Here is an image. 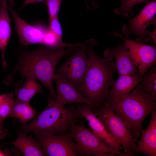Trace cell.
<instances>
[{
  "label": "cell",
  "instance_id": "cell-1",
  "mask_svg": "<svg viewBox=\"0 0 156 156\" xmlns=\"http://www.w3.org/2000/svg\"><path fill=\"white\" fill-rule=\"evenodd\" d=\"M77 48L73 47L55 51L42 45L35 50L24 51L19 55L17 63L4 82L10 84L14 74L18 72L22 78L30 77L40 81L49 90V96L55 101L56 92L53 81L56 66L62 58L72 55Z\"/></svg>",
  "mask_w": 156,
  "mask_h": 156
},
{
  "label": "cell",
  "instance_id": "cell-2",
  "mask_svg": "<svg viewBox=\"0 0 156 156\" xmlns=\"http://www.w3.org/2000/svg\"><path fill=\"white\" fill-rule=\"evenodd\" d=\"M94 39L83 44L89 59V65L81 83L76 87L79 92L88 99L92 109L101 105L105 101L110 87L115 81L113 75L116 71L114 62L98 55L94 50L97 44Z\"/></svg>",
  "mask_w": 156,
  "mask_h": 156
},
{
  "label": "cell",
  "instance_id": "cell-3",
  "mask_svg": "<svg viewBox=\"0 0 156 156\" xmlns=\"http://www.w3.org/2000/svg\"><path fill=\"white\" fill-rule=\"evenodd\" d=\"M108 104L130 128L135 142L140 138L143 122L156 110V98L145 91L140 82L131 92Z\"/></svg>",
  "mask_w": 156,
  "mask_h": 156
},
{
  "label": "cell",
  "instance_id": "cell-4",
  "mask_svg": "<svg viewBox=\"0 0 156 156\" xmlns=\"http://www.w3.org/2000/svg\"><path fill=\"white\" fill-rule=\"evenodd\" d=\"M46 107L33 120L20 127L19 132L25 134L61 135L68 132L79 116L76 108L60 107L55 100L48 97Z\"/></svg>",
  "mask_w": 156,
  "mask_h": 156
},
{
  "label": "cell",
  "instance_id": "cell-5",
  "mask_svg": "<svg viewBox=\"0 0 156 156\" xmlns=\"http://www.w3.org/2000/svg\"><path fill=\"white\" fill-rule=\"evenodd\" d=\"M68 132L75 142L78 155L100 156L103 153L109 152L120 156H132L130 153L112 148L82 123L73 125Z\"/></svg>",
  "mask_w": 156,
  "mask_h": 156
},
{
  "label": "cell",
  "instance_id": "cell-6",
  "mask_svg": "<svg viewBox=\"0 0 156 156\" xmlns=\"http://www.w3.org/2000/svg\"><path fill=\"white\" fill-rule=\"evenodd\" d=\"M151 25H156V0L146 2L139 13L130 18L128 24L122 25V32L127 38L132 35H135V41L138 42H150L156 45V27L151 32L146 29Z\"/></svg>",
  "mask_w": 156,
  "mask_h": 156
},
{
  "label": "cell",
  "instance_id": "cell-7",
  "mask_svg": "<svg viewBox=\"0 0 156 156\" xmlns=\"http://www.w3.org/2000/svg\"><path fill=\"white\" fill-rule=\"evenodd\" d=\"M92 111L109 132L119 142L124 152L133 154L132 152L136 145L132 133L109 105L104 103L99 107L92 109Z\"/></svg>",
  "mask_w": 156,
  "mask_h": 156
},
{
  "label": "cell",
  "instance_id": "cell-8",
  "mask_svg": "<svg viewBox=\"0 0 156 156\" xmlns=\"http://www.w3.org/2000/svg\"><path fill=\"white\" fill-rule=\"evenodd\" d=\"M89 65V59L83 44L76 49L55 73L62 76L75 87L81 83Z\"/></svg>",
  "mask_w": 156,
  "mask_h": 156
},
{
  "label": "cell",
  "instance_id": "cell-9",
  "mask_svg": "<svg viewBox=\"0 0 156 156\" xmlns=\"http://www.w3.org/2000/svg\"><path fill=\"white\" fill-rule=\"evenodd\" d=\"M7 4L8 11L14 21L21 45L23 46L34 44L42 45L48 27L42 24L33 25L27 23L15 10L12 0H7Z\"/></svg>",
  "mask_w": 156,
  "mask_h": 156
},
{
  "label": "cell",
  "instance_id": "cell-10",
  "mask_svg": "<svg viewBox=\"0 0 156 156\" xmlns=\"http://www.w3.org/2000/svg\"><path fill=\"white\" fill-rule=\"evenodd\" d=\"M45 155H78L75 142L69 133L59 135L35 134Z\"/></svg>",
  "mask_w": 156,
  "mask_h": 156
},
{
  "label": "cell",
  "instance_id": "cell-11",
  "mask_svg": "<svg viewBox=\"0 0 156 156\" xmlns=\"http://www.w3.org/2000/svg\"><path fill=\"white\" fill-rule=\"evenodd\" d=\"M112 34L123 41L141 77L156 64V45L146 44L134 41L117 31L113 32Z\"/></svg>",
  "mask_w": 156,
  "mask_h": 156
},
{
  "label": "cell",
  "instance_id": "cell-12",
  "mask_svg": "<svg viewBox=\"0 0 156 156\" xmlns=\"http://www.w3.org/2000/svg\"><path fill=\"white\" fill-rule=\"evenodd\" d=\"M79 116L88 122L91 130L109 146L119 151L123 150L119 142L108 131L102 121L95 115L90 105L83 104L76 108Z\"/></svg>",
  "mask_w": 156,
  "mask_h": 156
},
{
  "label": "cell",
  "instance_id": "cell-13",
  "mask_svg": "<svg viewBox=\"0 0 156 156\" xmlns=\"http://www.w3.org/2000/svg\"><path fill=\"white\" fill-rule=\"evenodd\" d=\"M53 80L56 86V105L63 107L67 104L76 103L90 105L89 99L83 96L76 87L59 74L55 73Z\"/></svg>",
  "mask_w": 156,
  "mask_h": 156
},
{
  "label": "cell",
  "instance_id": "cell-14",
  "mask_svg": "<svg viewBox=\"0 0 156 156\" xmlns=\"http://www.w3.org/2000/svg\"><path fill=\"white\" fill-rule=\"evenodd\" d=\"M104 57L112 61L115 59L116 70L119 75H133L138 73L129 50L124 43L107 48L104 52Z\"/></svg>",
  "mask_w": 156,
  "mask_h": 156
},
{
  "label": "cell",
  "instance_id": "cell-15",
  "mask_svg": "<svg viewBox=\"0 0 156 156\" xmlns=\"http://www.w3.org/2000/svg\"><path fill=\"white\" fill-rule=\"evenodd\" d=\"M140 138L133 154L137 153L148 156H156V111L151 114V118L147 128L142 129Z\"/></svg>",
  "mask_w": 156,
  "mask_h": 156
},
{
  "label": "cell",
  "instance_id": "cell-16",
  "mask_svg": "<svg viewBox=\"0 0 156 156\" xmlns=\"http://www.w3.org/2000/svg\"><path fill=\"white\" fill-rule=\"evenodd\" d=\"M139 73L133 75H123L119 77L109 90L104 103L115 101L128 94L140 82Z\"/></svg>",
  "mask_w": 156,
  "mask_h": 156
},
{
  "label": "cell",
  "instance_id": "cell-17",
  "mask_svg": "<svg viewBox=\"0 0 156 156\" xmlns=\"http://www.w3.org/2000/svg\"><path fill=\"white\" fill-rule=\"evenodd\" d=\"M7 1V0H0V51L2 65L4 70L7 65L5 58L6 50L12 32L11 19L8 13Z\"/></svg>",
  "mask_w": 156,
  "mask_h": 156
},
{
  "label": "cell",
  "instance_id": "cell-18",
  "mask_svg": "<svg viewBox=\"0 0 156 156\" xmlns=\"http://www.w3.org/2000/svg\"><path fill=\"white\" fill-rule=\"evenodd\" d=\"M9 144L13 145L23 155L42 156L45 155L44 151L38 141L31 136L18 132L16 139Z\"/></svg>",
  "mask_w": 156,
  "mask_h": 156
},
{
  "label": "cell",
  "instance_id": "cell-19",
  "mask_svg": "<svg viewBox=\"0 0 156 156\" xmlns=\"http://www.w3.org/2000/svg\"><path fill=\"white\" fill-rule=\"evenodd\" d=\"M21 87H16L14 92L16 99L25 102L29 103L32 98L39 93H43L41 86L37 80L30 77H26Z\"/></svg>",
  "mask_w": 156,
  "mask_h": 156
},
{
  "label": "cell",
  "instance_id": "cell-20",
  "mask_svg": "<svg viewBox=\"0 0 156 156\" xmlns=\"http://www.w3.org/2000/svg\"><path fill=\"white\" fill-rule=\"evenodd\" d=\"M36 111L29 103L14 100L13 106L9 117L18 119L23 125H25L35 116Z\"/></svg>",
  "mask_w": 156,
  "mask_h": 156
},
{
  "label": "cell",
  "instance_id": "cell-21",
  "mask_svg": "<svg viewBox=\"0 0 156 156\" xmlns=\"http://www.w3.org/2000/svg\"><path fill=\"white\" fill-rule=\"evenodd\" d=\"M149 69L141 77V86L145 91L156 98V67Z\"/></svg>",
  "mask_w": 156,
  "mask_h": 156
},
{
  "label": "cell",
  "instance_id": "cell-22",
  "mask_svg": "<svg viewBox=\"0 0 156 156\" xmlns=\"http://www.w3.org/2000/svg\"><path fill=\"white\" fill-rule=\"evenodd\" d=\"M121 4L114 9V12L118 15L128 17H131L133 14V8L136 4L146 3L150 0H121Z\"/></svg>",
  "mask_w": 156,
  "mask_h": 156
},
{
  "label": "cell",
  "instance_id": "cell-23",
  "mask_svg": "<svg viewBox=\"0 0 156 156\" xmlns=\"http://www.w3.org/2000/svg\"><path fill=\"white\" fill-rule=\"evenodd\" d=\"M14 91L2 94L0 109L1 117L3 120L9 117L10 114L14 101Z\"/></svg>",
  "mask_w": 156,
  "mask_h": 156
},
{
  "label": "cell",
  "instance_id": "cell-24",
  "mask_svg": "<svg viewBox=\"0 0 156 156\" xmlns=\"http://www.w3.org/2000/svg\"><path fill=\"white\" fill-rule=\"evenodd\" d=\"M62 0H46L42 3L47 8L49 19L58 17Z\"/></svg>",
  "mask_w": 156,
  "mask_h": 156
},
{
  "label": "cell",
  "instance_id": "cell-25",
  "mask_svg": "<svg viewBox=\"0 0 156 156\" xmlns=\"http://www.w3.org/2000/svg\"><path fill=\"white\" fill-rule=\"evenodd\" d=\"M48 28L53 34L59 38L62 39L63 31L58 17L49 19Z\"/></svg>",
  "mask_w": 156,
  "mask_h": 156
},
{
  "label": "cell",
  "instance_id": "cell-26",
  "mask_svg": "<svg viewBox=\"0 0 156 156\" xmlns=\"http://www.w3.org/2000/svg\"><path fill=\"white\" fill-rule=\"evenodd\" d=\"M46 0H24L20 9H21L28 4L35 3H42Z\"/></svg>",
  "mask_w": 156,
  "mask_h": 156
},
{
  "label": "cell",
  "instance_id": "cell-27",
  "mask_svg": "<svg viewBox=\"0 0 156 156\" xmlns=\"http://www.w3.org/2000/svg\"><path fill=\"white\" fill-rule=\"evenodd\" d=\"M2 96V94H0V105L1 101ZM3 120L2 119L1 117L0 109V130L2 131H3L5 132H7L8 130L7 129H5L4 127L3 126Z\"/></svg>",
  "mask_w": 156,
  "mask_h": 156
},
{
  "label": "cell",
  "instance_id": "cell-28",
  "mask_svg": "<svg viewBox=\"0 0 156 156\" xmlns=\"http://www.w3.org/2000/svg\"><path fill=\"white\" fill-rule=\"evenodd\" d=\"M11 156L12 154L8 150L3 151L0 150V156Z\"/></svg>",
  "mask_w": 156,
  "mask_h": 156
},
{
  "label": "cell",
  "instance_id": "cell-29",
  "mask_svg": "<svg viewBox=\"0 0 156 156\" xmlns=\"http://www.w3.org/2000/svg\"><path fill=\"white\" fill-rule=\"evenodd\" d=\"M7 132L0 130V140L4 138L7 135Z\"/></svg>",
  "mask_w": 156,
  "mask_h": 156
}]
</instances>
